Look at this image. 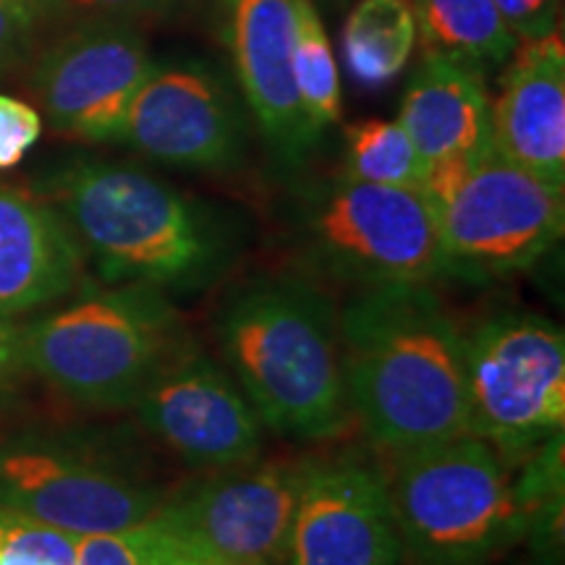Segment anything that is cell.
<instances>
[{"instance_id": "6da1fadb", "label": "cell", "mask_w": 565, "mask_h": 565, "mask_svg": "<svg viewBox=\"0 0 565 565\" xmlns=\"http://www.w3.org/2000/svg\"><path fill=\"white\" fill-rule=\"evenodd\" d=\"M351 419L383 454L466 429L463 330L433 282L349 291L338 307Z\"/></svg>"}, {"instance_id": "7a4b0ae2", "label": "cell", "mask_w": 565, "mask_h": 565, "mask_svg": "<svg viewBox=\"0 0 565 565\" xmlns=\"http://www.w3.org/2000/svg\"><path fill=\"white\" fill-rule=\"evenodd\" d=\"M225 370L267 429L328 443L351 427L338 303L307 273H257L212 317Z\"/></svg>"}, {"instance_id": "3957f363", "label": "cell", "mask_w": 565, "mask_h": 565, "mask_svg": "<svg viewBox=\"0 0 565 565\" xmlns=\"http://www.w3.org/2000/svg\"><path fill=\"white\" fill-rule=\"evenodd\" d=\"M105 286L202 294L236 263L238 236L207 204L121 162L79 160L42 186Z\"/></svg>"}, {"instance_id": "277c9868", "label": "cell", "mask_w": 565, "mask_h": 565, "mask_svg": "<svg viewBox=\"0 0 565 565\" xmlns=\"http://www.w3.org/2000/svg\"><path fill=\"white\" fill-rule=\"evenodd\" d=\"M192 338L171 296L145 286H92L21 324V353L38 377L71 404L124 412Z\"/></svg>"}, {"instance_id": "5b68a950", "label": "cell", "mask_w": 565, "mask_h": 565, "mask_svg": "<svg viewBox=\"0 0 565 565\" xmlns=\"http://www.w3.org/2000/svg\"><path fill=\"white\" fill-rule=\"evenodd\" d=\"M383 471L414 565H492L524 542L513 466L482 437L385 454Z\"/></svg>"}, {"instance_id": "8992f818", "label": "cell", "mask_w": 565, "mask_h": 565, "mask_svg": "<svg viewBox=\"0 0 565 565\" xmlns=\"http://www.w3.org/2000/svg\"><path fill=\"white\" fill-rule=\"evenodd\" d=\"M173 484L131 445L66 429L0 437V505L71 536L150 521Z\"/></svg>"}, {"instance_id": "52a82bcc", "label": "cell", "mask_w": 565, "mask_h": 565, "mask_svg": "<svg viewBox=\"0 0 565 565\" xmlns=\"http://www.w3.org/2000/svg\"><path fill=\"white\" fill-rule=\"evenodd\" d=\"M294 242L307 275L345 291L448 278L435 204L422 189L341 175L309 192Z\"/></svg>"}, {"instance_id": "ba28073f", "label": "cell", "mask_w": 565, "mask_h": 565, "mask_svg": "<svg viewBox=\"0 0 565 565\" xmlns=\"http://www.w3.org/2000/svg\"><path fill=\"white\" fill-rule=\"evenodd\" d=\"M466 429L515 466L565 433V335L521 309L494 312L463 333Z\"/></svg>"}, {"instance_id": "9c48e42d", "label": "cell", "mask_w": 565, "mask_h": 565, "mask_svg": "<svg viewBox=\"0 0 565 565\" xmlns=\"http://www.w3.org/2000/svg\"><path fill=\"white\" fill-rule=\"evenodd\" d=\"M445 270L490 280L529 270L563 238V186L536 179L490 145L435 207Z\"/></svg>"}, {"instance_id": "30bf717a", "label": "cell", "mask_w": 565, "mask_h": 565, "mask_svg": "<svg viewBox=\"0 0 565 565\" xmlns=\"http://www.w3.org/2000/svg\"><path fill=\"white\" fill-rule=\"evenodd\" d=\"M312 454L254 458L173 484L152 515L225 565H288L296 503Z\"/></svg>"}, {"instance_id": "8fae6325", "label": "cell", "mask_w": 565, "mask_h": 565, "mask_svg": "<svg viewBox=\"0 0 565 565\" xmlns=\"http://www.w3.org/2000/svg\"><path fill=\"white\" fill-rule=\"evenodd\" d=\"M154 443L194 475L265 456V422L223 362L194 341L160 366L131 406Z\"/></svg>"}, {"instance_id": "7c38bea8", "label": "cell", "mask_w": 565, "mask_h": 565, "mask_svg": "<svg viewBox=\"0 0 565 565\" xmlns=\"http://www.w3.org/2000/svg\"><path fill=\"white\" fill-rule=\"evenodd\" d=\"M152 71L147 42L134 26L121 19H89L42 53L32 89L55 134L116 141Z\"/></svg>"}, {"instance_id": "4fadbf2b", "label": "cell", "mask_w": 565, "mask_h": 565, "mask_svg": "<svg viewBox=\"0 0 565 565\" xmlns=\"http://www.w3.org/2000/svg\"><path fill=\"white\" fill-rule=\"evenodd\" d=\"M288 565H406L383 461L356 448L312 454Z\"/></svg>"}, {"instance_id": "5bb4252c", "label": "cell", "mask_w": 565, "mask_h": 565, "mask_svg": "<svg viewBox=\"0 0 565 565\" xmlns=\"http://www.w3.org/2000/svg\"><path fill=\"white\" fill-rule=\"evenodd\" d=\"M118 141L166 166L223 171L244 147V118L207 68H154L129 105Z\"/></svg>"}, {"instance_id": "9a60e30c", "label": "cell", "mask_w": 565, "mask_h": 565, "mask_svg": "<svg viewBox=\"0 0 565 565\" xmlns=\"http://www.w3.org/2000/svg\"><path fill=\"white\" fill-rule=\"evenodd\" d=\"M228 45L244 97L275 154L299 166L320 134L303 116L294 79L296 0H225Z\"/></svg>"}, {"instance_id": "2e32d148", "label": "cell", "mask_w": 565, "mask_h": 565, "mask_svg": "<svg viewBox=\"0 0 565 565\" xmlns=\"http://www.w3.org/2000/svg\"><path fill=\"white\" fill-rule=\"evenodd\" d=\"M492 103V147L536 179L565 183V47L561 32L519 40Z\"/></svg>"}, {"instance_id": "e0dca14e", "label": "cell", "mask_w": 565, "mask_h": 565, "mask_svg": "<svg viewBox=\"0 0 565 565\" xmlns=\"http://www.w3.org/2000/svg\"><path fill=\"white\" fill-rule=\"evenodd\" d=\"M87 282L74 233L45 196L0 183V315L42 312Z\"/></svg>"}, {"instance_id": "ac0fdd59", "label": "cell", "mask_w": 565, "mask_h": 565, "mask_svg": "<svg viewBox=\"0 0 565 565\" xmlns=\"http://www.w3.org/2000/svg\"><path fill=\"white\" fill-rule=\"evenodd\" d=\"M424 166L475 160L492 145V100L482 68L424 55L398 110Z\"/></svg>"}, {"instance_id": "d6986e66", "label": "cell", "mask_w": 565, "mask_h": 565, "mask_svg": "<svg viewBox=\"0 0 565 565\" xmlns=\"http://www.w3.org/2000/svg\"><path fill=\"white\" fill-rule=\"evenodd\" d=\"M422 53L482 68L503 63L519 45L492 0H414Z\"/></svg>"}, {"instance_id": "ffe728a7", "label": "cell", "mask_w": 565, "mask_h": 565, "mask_svg": "<svg viewBox=\"0 0 565 565\" xmlns=\"http://www.w3.org/2000/svg\"><path fill=\"white\" fill-rule=\"evenodd\" d=\"M416 42L408 0H359L343 26V61L364 87H383L404 71Z\"/></svg>"}, {"instance_id": "44dd1931", "label": "cell", "mask_w": 565, "mask_h": 565, "mask_svg": "<svg viewBox=\"0 0 565 565\" xmlns=\"http://www.w3.org/2000/svg\"><path fill=\"white\" fill-rule=\"evenodd\" d=\"M563 433L550 437L540 448L513 466V484L526 519V536L532 553L542 563L555 565L563 553L565 513V463Z\"/></svg>"}, {"instance_id": "7402d4cb", "label": "cell", "mask_w": 565, "mask_h": 565, "mask_svg": "<svg viewBox=\"0 0 565 565\" xmlns=\"http://www.w3.org/2000/svg\"><path fill=\"white\" fill-rule=\"evenodd\" d=\"M343 175L380 186L422 189L427 166L398 121L370 118L345 126Z\"/></svg>"}, {"instance_id": "603a6c76", "label": "cell", "mask_w": 565, "mask_h": 565, "mask_svg": "<svg viewBox=\"0 0 565 565\" xmlns=\"http://www.w3.org/2000/svg\"><path fill=\"white\" fill-rule=\"evenodd\" d=\"M294 79L303 116L322 137L341 118V76L320 13L309 0H296Z\"/></svg>"}, {"instance_id": "cb8c5ba5", "label": "cell", "mask_w": 565, "mask_h": 565, "mask_svg": "<svg viewBox=\"0 0 565 565\" xmlns=\"http://www.w3.org/2000/svg\"><path fill=\"white\" fill-rule=\"evenodd\" d=\"M76 565H225L158 521L113 534L79 536Z\"/></svg>"}, {"instance_id": "d4e9b609", "label": "cell", "mask_w": 565, "mask_h": 565, "mask_svg": "<svg viewBox=\"0 0 565 565\" xmlns=\"http://www.w3.org/2000/svg\"><path fill=\"white\" fill-rule=\"evenodd\" d=\"M76 540L0 505V565H76Z\"/></svg>"}, {"instance_id": "484cf974", "label": "cell", "mask_w": 565, "mask_h": 565, "mask_svg": "<svg viewBox=\"0 0 565 565\" xmlns=\"http://www.w3.org/2000/svg\"><path fill=\"white\" fill-rule=\"evenodd\" d=\"M40 113L17 97L0 95V171H11L38 145Z\"/></svg>"}, {"instance_id": "4316f807", "label": "cell", "mask_w": 565, "mask_h": 565, "mask_svg": "<svg viewBox=\"0 0 565 565\" xmlns=\"http://www.w3.org/2000/svg\"><path fill=\"white\" fill-rule=\"evenodd\" d=\"M45 19L42 0H0V74L24 58Z\"/></svg>"}, {"instance_id": "83f0119b", "label": "cell", "mask_w": 565, "mask_h": 565, "mask_svg": "<svg viewBox=\"0 0 565 565\" xmlns=\"http://www.w3.org/2000/svg\"><path fill=\"white\" fill-rule=\"evenodd\" d=\"M515 40L547 38L557 30L561 0H492Z\"/></svg>"}, {"instance_id": "f1b7e54d", "label": "cell", "mask_w": 565, "mask_h": 565, "mask_svg": "<svg viewBox=\"0 0 565 565\" xmlns=\"http://www.w3.org/2000/svg\"><path fill=\"white\" fill-rule=\"evenodd\" d=\"M179 0H42L47 19L51 17H74L82 21L89 19H124L137 13H154L168 9Z\"/></svg>"}, {"instance_id": "f546056e", "label": "cell", "mask_w": 565, "mask_h": 565, "mask_svg": "<svg viewBox=\"0 0 565 565\" xmlns=\"http://www.w3.org/2000/svg\"><path fill=\"white\" fill-rule=\"evenodd\" d=\"M32 377L21 353V324L0 315V412H6Z\"/></svg>"}]
</instances>
